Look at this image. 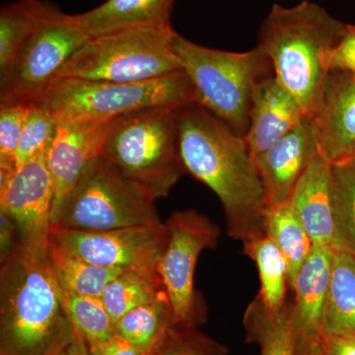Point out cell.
Wrapping results in <instances>:
<instances>
[{
	"mask_svg": "<svg viewBox=\"0 0 355 355\" xmlns=\"http://www.w3.org/2000/svg\"><path fill=\"white\" fill-rule=\"evenodd\" d=\"M322 355H355V336L324 334Z\"/></svg>",
	"mask_w": 355,
	"mask_h": 355,
	"instance_id": "cell-36",
	"label": "cell"
},
{
	"mask_svg": "<svg viewBox=\"0 0 355 355\" xmlns=\"http://www.w3.org/2000/svg\"><path fill=\"white\" fill-rule=\"evenodd\" d=\"M57 128V121L50 112L40 103L33 102L21 133L16 153V168L46 154Z\"/></svg>",
	"mask_w": 355,
	"mask_h": 355,
	"instance_id": "cell-30",
	"label": "cell"
},
{
	"mask_svg": "<svg viewBox=\"0 0 355 355\" xmlns=\"http://www.w3.org/2000/svg\"><path fill=\"white\" fill-rule=\"evenodd\" d=\"M173 46L195 89L197 103L240 137L248 132L257 89L275 76L260 46L244 53L207 48L175 34Z\"/></svg>",
	"mask_w": 355,
	"mask_h": 355,
	"instance_id": "cell-4",
	"label": "cell"
},
{
	"mask_svg": "<svg viewBox=\"0 0 355 355\" xmlns=\"http://www.w3.org/2000/svg\"><path fill=\"white\" fill-rule=\"evenodd\" d=\"M89 349L93 355H151L155 349H144L133 345L118 334H114L105 342L91 345Z\"/></svg>",
	"mask_w": 355,
	"mask_h": 355,
	"instance_id": "cell-34",
	"label": "cell"
},
{
	"mask_svg": "<svg viewBox=\"0 0 355 355\" xmlns=\"http://www.w3.org/2000/svg\"><path fill=\"white\" fill-rule=\"evenodd\" d=\"M345 163H350V164L355 166V153H354V155L350 157L349 160Z\"/></svg>",
	"mask_w": 355,
	"mask_h": 355,
	"instance_id": "cell-38",
	"label": "cell"
},
{
	"mask_svg": "<svg viewBox=\"0 0 355 355\" xmlns=\"http://www.w3.org/2000/svg\"><path fill=\"white\" fill-rule=\"evenodd\" d=\"M243 253L256 263L260 275L258 297L266 309L279 313L286 304L288 266L284 254L268 236L243 244Z\"/></svg>",
	"mask_w": 355,
	"mask_h": 355,
	"instance_id": "cell-24",
	"label": "cell"
},
{
	"mask_svg": "<svg viewBox=\"0 0 355 355\" xmlns=\"http://www.w3.org/2000/svg\"><path fill=\"white\" fill-rule=\"evenodd\" d=\"M168 240L158 261L159 272L178 324L198 328L207 310L196 291V268L200 254L218 246L221 229L196 209L178 210L165 222Z\"/></svg>",
	"mask_w": 355,
	"mask_h": 355,
	"instance_id": "cell-10",
	"label": "cell"
},
{
	"mask_svg": "<svg viewBox=\"0 0 355 355\" xmlns=\"http://www.w3.org/2000/svg\"><path fill=\"white\" fill-rule=\"evenodd\" d=\"M60 355H93L89 349L87 343L80 334L76 331V336H74L72 342L69 343V347L64 349Z\"/></svg>",
	"mask_w": 355,
	"mask_h": 355,
	"instance_id": "cell-37",
	"label": "cell"
},
{
	"mask_svg": "<svg viewBox=\"0 0 355 355\" xmlns=\"http://www.w3.org/2000/svg\"><path fill=\"white\" fill-rule=\"evenodd\" d=\"M334 224L336 250L355 258V166L333 164L331 176Z\"/></svg>",
	"mask_w": 355,
	"mask_h": 355,
	"instance_id": "cell-28",
	"label": "cell"
},
{
	"mask_svg": "<svg viewBox=\"0 0 355 355\" xmlns=\"http://www.w3.org/2000/svg\"><path fill=\"white\" fill-rule=\"evenodd\" d=\"M32 103L0 101V171L16 169V153Z\"/></svg>",
	"mask_w": 355,
	"mask_h": 355,
	"instance_id": "cell-32",
	"label": "cell"
},
{
	"mask_svg": "<svg viewBox=\"0 0 355 355\" xmlns=\"http://www.w3.org/2000/svg\"><path fill=\"white\" fill-rule=\"evenodd\" d=\"M112 121L58 123L46 153V164L55 184L53 205L71 190L89 164L101 156Z\"/></svg>",
	"mask_w": 355,
	"mask_h": 355,
	"instance_id": "cell-15",
	"label": "cell"
},
{
	"mask_svg": "<svg viewBox=\"0 0 355 355\" xmlns=\"http://www.w3.org/2000/svg\"><path fill=\"white\" fill-rule=\"evenodd\" d=\"M167 240L163 223L102 231L51 228L50 242L93 265L125 270L157 263Z\"/></svg>",
	"mask_w": 355,
	"mask_h": 355,
	"instance_id": "cell-12",
	"label": "cell"
},
{
	"mask_svg": "<svg viewBox=\"0 0 355 355\" xmlns=\"http://www.w3.org/2000/svg\"><path fill=\"white\" fill-rule=\"evenodd\" d=\"M19 249L17 227L4 212L0 211V263L7 260Z\"/></svg>",
	"mask_w": 355,
	"mask_h": 355,
	"instance_id": "cell-35",
	"label": "cell"
},
{
	"mask_svg": "<svg viewBox=\"0 0 355 355\" xmlns=\"http://www.w3.org/2000/svg\"><path fill=\"white\" fill-rule=\"evenodd\" d=\"M266 236L272 240L286 258L288 266V286L292 289L299 270L314 244L294 214L289 202L268 209Z\"/></svg>",
	"mask_w": 355,
	"mask_h": 355,
	"instance_id": "cell-25",
	"label": "cell"
},
{
	"mask_svg": "<svg viewBox=\"0 0 355 355\" xmlns=\"http://www.w3.org/2000/svg\"><path fill=\"white\" fill-rule=\"evenodd\" d=\"M53 202L55 184L46 154L12 172L0 171V211L15 223L19 249L48 253Z\"/></svg>",
	"mask_w": 355,
	"mask_h": 355,
	"instance_id": "cell-11",
	"label": "cell"
},
{
	"mask_svg": "<svg viewBox=\"0 0 355 355\" xmlns=\"http://www.w3.org/2000/svg\"><path fill=\"white\" fill-rule=\"evenodd\" d=\"M176 324L168 294L137 306L114 323L116 334L133 345L153 349Z\"/></svg>",
	"mask_w": 355,
	"mask_h": 355,
	"instance_id": "cell-23",
	"label": "cell"
},
{
	"mask_svg": "<svg viewBox=\"0 0 355 355\" xmlns=\"http://www.w3.org/2000/svg\"><path fill=\"white\" fill-rule=\"evenodd\" d=\"M345 25L310 0L293 6L275 3L261 22L257 46L306 116L316 118L323 105L330 76L327 58Z\"/></svg>",
	"mask_w": 355,
	"mask_h": 355,
	"instance_id": "cell-3",
	"label": "cell"
},
{
	"mask_svg": "<svg viewBox=\"0 0 355 355\" xmlns=\"http://www.w3.org/2000/svg\"><path fill=\"white\" fill-rule=\"evenodd\" d=\"M175 30L128 28L91 36L55 78L144 83L183 70L173 46Z\"/></svg>",
	"mask_w": 355,
	"mask_h": 355,
	"instance_id": "cell-8",
	"label": "cell"
},
{
	"mask_svg": "<svg viewBox=\"0 0 355 355\" xmlns=\"http://www.w3.org/2000/svg\"><path fill=\"white\" fill-rule=\"evenodd\" d=\"M60 289L70 321L88 347L105 342L116 334L114 322L101 297Z\"/></svg>",
	"mask_w": 355,
	"mask_h": 355,
	"instance_id": "cell-29",
	"label": "cell"
},
{
	"mask_svg": "<svg viewBox=\"0 0 355 355\" xmlns=\"http://www.w3.org/2000/svg\"><path fill=\"white\" fill-rule=\"evenodd\" d=\"M179 109L151 108L111 121L101 156L154 200L167 198L184 173Z\"/></svg>",
	"mask_w": 355,
	"mask_h": 355,
	"instance_id": "cell-5",
	"label": "cell"
},
{
	"mask_svg": "<svg viewBox=\"0 0 355 355\" xmlns=\"http://www.w3.org/2000/svg\"><path fill=\"white\" fill-rule=\"evenodd\" d=\"M58 123L108 121L151 108H174L197 102L195 89L184 70L144 83H112L55 78L37 101Z\"/></svg>",
	"mask_w": 355,
	"mask_h": 355,
	"instance_id": "cell-6",
	"label": "cell"
},
{
	"mask_svg": "<svg viewBox=\"0 0 355 355\" xmlns=\"http://www.w3.org/2000/svg\"><path fill=\"white\" fill-rule=\"evenodd\" d=\"M178 116L184 171L220 200L229 236L243 244L266 236L268 205L244 137L197 102Z\"/></svg>",
	"mask_w": 355,
	"mask_h": 355,
	"instance_id": "cell-1",
	"label": "cell"
},
{
	"mask_svg": "<svg viewBox=\"0 0 355 355\" xmlns=\"http://www.w3.org/2000/svg\"><path fill=\"white\" fill-rule=\"evenodd\" d=\"M151 355H229V350L198 328L175 324Z\"/></svg>",
	"mask_w": 355,
	"mask_h": 355,
	"instance_id": "cell-31",
	"label": "cell"
},
{
	"mask_svg": "<svg viewBox=\"0 0 355 355\" xmlns=\"http://www.w3.org/2000/svg\"><path fill=\"white\" fill-rule=\"evenodd\" d=\"M327 67L330 72L355 74V25L345 23L340 38L327 58Z\"/></svg>",
	"mask_w": 355,
	"mask_h": 355,
	"instance_id": "cell-33",
	"label": "cell"
},
{
	"mask_svg": "<svg viewBox=\"0 0 355 355\" xmlns=\"http://www.w3.org/2000/svg\"><path fill=\"white\" fill-rule=\"evenodd\" d=\"M44 0H17L0 10V79L11 65L31 35L46 6Z\"/></svg>",
	"mask_w": 355,
	"mask_h": 355,
	"instance_id": "cell-27",
	"label": "cell"
},
{
	"mask_svg": "<svg viewBox=\"0 0 355 355\" xmlns=\"http://www.w3.org/2000/svg\"><path fill=\"white\" fill-rule=\"evenodd\" d=\"M243 324L247 342L257 343L261 355H295L291 301L272 313L257 296L245 311Z\"/></svg>",
	"mask_w": 355,
	"mask_h": 355,
	"instance_id": "cell-20",
	"label": "cell"
},
{
	"mask_svg": "<svg viewBox=\"0 0 355 355\" xmlns=\"http://www.w3.org/2000/svg\"><path fill=\"white\" fill-rule=\"evenodd\" d=\"M331 176L333 164L319 154L299 180L288 202L313 244L336 250Z\"/></svg>",
	"mask_w": 355,
	"mask_h": 355,
	"instance_id": "cell-18",
	"label": "cell"
},
{
	"mask_svg": "<svg viewBox=\"0 0 355 355\" xmlns=\"http://www.w3.org/2000/svg\"><path fill=\"white\" fill-rule=\"evenodd\" d=\"M48 254L51 270L58 286L83 295L101 297L110 282L123 272L93 265L60 249L51 242Z\"/></svg>",
	"mask_w": 355,
	"mask_h": 355,
	"instance_id": "cell-26",
	"label": "cell"
},
{
	"mask_svg": "<svg viewBox=\"0 0 355 355\" xmlns=\"http://www.w3.org/2000/svg\"><path fill=\"white\" fill-rule=\"evenodd\" d=\"M315 119L306 116L254 160L268 209L288 202L299 180L319 155Z\"/></svg>",
	"mask_w": 355,
	"mask_h": 355,
	"instance_id": "cell-14",
	"label": "cell"
},
{
	"mask_svg": "<svg viewBox=\"0 0 355 355\" xmlns=\"http://www.w3.org/2000/svg\"><path fill=\"white\" fill-rule=\"evenodd\" d=\"M324 334L355 336V258L340 250L334 259Z\"/></svg>",
	"mask_w": 355,
	"mask_h": 355,
	"instance_id": "cell-22",
	"label": "cell"
},
{
	"mask_svg": "<svg viewBox=\"0 0 355 355\" xmlns=\"http://www.w3.org/2000/svg\"><path fill=\"white\" fill-rule=\"evenodd\" d=\"M48 253L0 263V355H60L76 336Z\"/></svg>",
	"mask_w": 355,
	"mask_h": 355,
	"instance_id": "cell-2",
	"label": "cell"
},
{
	"mask_svg": "<svg viewBox=\"0 0 355 355\" xmlns=\"http://www.w3.org/2000/svg\"><path fill=\"white\" fill-rule=\"evenodd\" d=\"M336 252L333 248L314 245L294 282L291 308L295 355L322 352Z\"/></svg>",
	"mask_w": 355,
	"mask_h": 355,
	"instance_id": "cell-13",
	"label": "cell"
},
{
	"mask_svg": "<svg viewBox=\"0 0 355 355\" xmlns=\"http://www.w3.org/2000/svg\"><path fill=\"white\" fill-rule=\"evenodd\" d=\"M320 154L331 164L349 161L355 153V74L331 71L316 119Z\"/></svg>",
	"mask_w": 355,
	"mask_h": 355,
	"instance_id": "cell-16",
	"label": "cell"
},
{
	"mask_svg": "<svg viewBox=\"0 0 355 355\" xmlns=\"http://www.w3.org/2000/svg\"><path fill=\"white\" fill-rule=\"evenodd\" d=\"M177 0H106L100 6L72 14L77 26L89 36L151 27L172 31V13Z\"/></svg>",
	"mask_w": 355,
	"mask_h": 355,
	"instance_id": "cell-19",
	"label": "cell"
},
{
	"mask_svg": "<svg viewBox=\"0 0 355 355\" xmlns=\"http://www.w3.org/2000/svg\"><path fill=\"white\" fill-rule=\"evenodd\" d=\"M311 355H322V352H318V354H311Z\"/></svg>",
	"mask_w": 355,
	"mask_h": 355,
	"instance_id": "cell-39",
	"label": "cell"
},
{
	"mask_svg": "<svg viewBox=\"0 0 355 355\" xmlns=\"http://www.w3.org/2000/svg\"><path fill=\"white\" fill-rule=\"evenodd\" d=\"M89 38L71 14L46 2L8 73L0 79V101H37Z\"/></svg>",
	"mask_w": 355,
	"mask_h": 355,
	"instance_id": "cell-9",
	"label": "cell"
},
{
	"mask_svg": "<svg viewBox=\"0 0 355 355\" xmlns=\"http://www.w3.org/2000/svg\"><path fill=\"white\" fill-rule=\"evenodd\" d=\"M305 118L297 101L275 76L266 79L254 93L249 128L244 137L254 160Z\"/></svg>",
	"mask_w": 355,
	"mask_h": 355,
	"instance_id": "cell-17",
	"label": "cell"
},
{
	"mask_svg": "<svg viewBox=\"0 0 355 355\" xmlns=\"http://www.w3.org/2000/svg\"><path fill=\"white\" fill-rule=\"evenodd\" d=\"M167 294L158 263L123 270L101 298L114 323L128 311Z\"/></svg>",
	"mask_w": 355,
	"mask_h": 355,
	"instance_id": "cell-21",
	"label": "cell"
},
{
	"mask_svg": "<svg viewBox=\"0 0 355 355\" xmlns=\"http://www.w3.org/2000/svg\"><path fill=\"white\" fill-rule=\"evenodd\" d=\"M160 224L155 200L102 156L89 164L51 212V228L62 230L102 231Z\"/></svg>",
	"mask_w": 355,
	"mask_h": 355,
	"instance_id": "cell-7",
	"label": "cell"
}]
</instances>
